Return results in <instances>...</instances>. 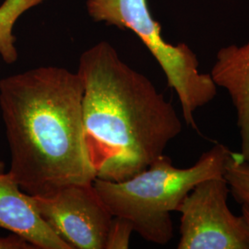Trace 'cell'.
I'll list each match as a JSON object with an SVG mask.
<instances>
[{
	"label": "cell",
	"instance_id": "cell-1",
	"mask_svg": "<svg viewBox=\"0 0 249 249\" xmlns=\"http://www.w3.org/2000/svg\"><path fill=\"white\" fill-rule=\"evenodd\" d=\"M78 72L47 66L0 80L9 173L32 196L96 178L85 142Z\"/></svg>",
	"mask_w": 249,
	"mask_h": 249
},
{
	"label": "cell",
	"instance_id": "cell-2",
	"mask_svg": "<svg viewBox=\"0 0 249 249\" xmlns=\"http://www.w3.org/2000/svg\"><path fill=\"white\" fill-rule=\"evenodd\" d=\"M83 126L96 178L120 182L148 168L183 130L174 106L102 41L80 55Z\"/></svg>",
	"mask_w": 249,
	"mask_h": 249
},
{
	"label": "cell",
	"instance_id": "cell-3",
	"mask_svg": "<svg viewBox=\"0 0 249 249\" xmlns=\"http://www.w3.org/2000/svg\"><path fill=\"white\" fill-rule=\"evenodd\" d=\"M231 153L217 143L188 168L176 167L162 154L132 178L120 182L95 178L93 186L113 216L127 219L144 240L165 246L174 236L171 213L198 183L223 176Z\"/></svg>",
	"mask_w": 249,
	"mask_h": 249
},
{
	"label": "cell",
	"instance_id": "cell-4",
	"mask_svg": "<svg viewBox=\"0 0 249 249\" xmlns=\"http://www.w3.org/2000/svg\"><path fill=\"white\" fill-rule=\"evenodd\" d=\"M86 9L95 22L130 30L142 41L176 91L184 121L196 129L195 112L216 97L218 87L210 73L199 71L193 50L184 43L172 45L163 39L147 0H87Z\"/></svg>",
	"mask_w": 249,
	"mask_h": 249
},
{
	"label": "cell",
	"instance_id": "cell-5",
	"mask_svg": "<svg viewBox=\"0 0 249 249\" xmlns=\"http://www.w3.org/2000/svg\"><path fill=\"white\" fill-rule=\"evenodd\" d=\"M230 188L223 176L198 183L178 211V249H249L244 217L232 213L227 200Z\"/></svg>",
	"mask_w": 249,
	"mask_h": 249
},
{
	"label": "cell",
	"instance_id": "cell-6",
	"mask_svg": "<svg viewBox=\"0 0 249 249\" xmlns=\"http://www.w3.org/2000/svg\"><path fill=\"white\" fill-rule=\"evenodd\" d=\"M34 198L45 222L72 249H105L113 215L93 183L71 185Z\"/></svg>",
	"mask_w": 249,
	"mask_h": 249
},
{
	"label": "cell",
	"instance_id": "cell-7",
	"mask_svg": "<svg viewBox=\"0 0 249 249\" xmlns=\"http://www.w3.org/2000/svg\"><path fill=\"white\" fill-rule=\"evenodd\" d=\"M0 228L35 249H72L41 216L34 196L23 191L9 172H0Z\"/></svg>",
	"mask_w": 249,
	"mask_h": 249
},
{
	"label": "cell",
	"instance_id": "cell-8",
	"mask_svg": "<svg viewBox=\"0 0 249 249\" xmlns=\"http://www.w3.org/2000/svg\"><path fill=\"white\" fill-rule=\"evenodd\" d=\"M210 74L216 86L230 95L236 111L241 155L249 162V42L222 47Z\"/></svg>",
	"mask_w": 249,
	"mask_h": 249
},
{
	"label": "cell",
	"instance_id": "cell-9",
	"mask_svg": "<svg viewBox=\"0 0 249 249\" xmlns=\"http://www.w3.org/2000/svg\"><path fill=\"white\" fill-rule=\"evenodd\" d=\"M46 0H4L0 6V56L7 64L16 62L18 57L13 28L23 13Z\"/></svg>",
	"mask_w": 249,
	"mask_h": 249
},
{
	"label": "cell",
	"instance_id": "cell-10",
	"mask_svg": "<svg viewBox=\"0 0 249 249\" xmlns=\"http://www.w3.org/2000/svg\"><path fill=\"white\" fill-rule=\"evenodd\" d=\"M223 178L227 181L231 196L239 204L249 207V162L244 160L240 152L231 151Z\"/></svg>",
	"mask_w": 249,
	"mask_h": 249
},
{
	"label": "cell",
	"instance_id": "cell-11",
	"mask_svg": "<svg viewBox=\"0 0 249 249\" xmlns=\"http://www.w3.org/2000/svg\"><path fill=\"white\" fill-rule=\"evenodd\" d=\"M133 232V225L127 219L113 216L107 231L105 249H128Z\"/></svg>",
	"mask_w": 249,
	"mask_h": 249
},
{
	"label": "cell",
	"instance_id": "cell-12",
	"mask_svg": "<svg viewBox=\"0 0 249 249\" xmlns=\"http://www.w3.org/2000/svg\"><path fill=\"white\" fill-rule=\"evenodd\" d=\"M0 249H35L27 241L12 233L11 235L0 236Z\"/></svg>",
	"mask_w": 249,
	"mask_h": 249
},
{
	"label": "cell",
	"instance_id": "cell-13",
	"mask_svg": "<svg viewBox=\"0 0 249 249\" xmlns=\"http://www.w3.org/2000/svg\"><path fill=\"white\" fill-rule=\"evenodd\" d=\"M241 206H242V216L245 219L249 235V207L246 206V205H241Z\"/></svg>",
	"mask_w": 249,
	"mask_h": 249
},
{
	"label": "cell",
	"instance_id": "cell-14",
	"mask_svg": "<svg viewBox=\"0 0 249 249\" xmlns=\"http://www.w3.org/2000/svg\"><path fill=\"white\" fill-rule=\"evenodd\" d=\"M5 168H6L5 162L0 159V172H5Z\"/></svg>",
	"mask_w": 249,
	"mask_h": 249
}]
</instances>
